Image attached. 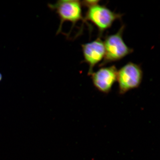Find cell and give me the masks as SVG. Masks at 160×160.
I'll return each mask as SVG.
<instances>
[{"label":"cell","instance_id":"cell-7","mask_svg":"<svg viewBox=\"0 0 160 160\" xmlns=\"http://www.w3.org/2000/svg\"><path fill=\"white\" fill-rule=\"evenodd\" d=\"M100 1H84L81 2L82 6H85L88 8L92 7L98 4Z\"/></svg>","mask_w":160,"mask_h":160},{"label":"cell","instance_id":"cell-8","mask_svg":"<svg viewBox=\"0 0 160 160\" xmlns=\"http://www.w3.org/2000/svg\"><path fill=\"white\" fill-rule=\"evenodd\" d=\"M2 79V75L1 73H0V81H1Z\"/></svg>","mask_w":160,"mask_h":160},{"label":"cell","instance_id":"cell-4","mask_svg":"<svg viewBox=\"0 0 160 160\" xmlns=\"http://www.w3.org/2000/svg\"><path fill=\"white\" fill-rule=\"evenodd\" d=\"M143 71L141 66L129 62L118 71L117 81L119 93L123 95L130 90L137 88L141 83Z\"/></svg>","mask_w":160,"mask_h":160},{"label":"cell","instance_id":"cell-3","mask_svg":"<svg viewBox=\"0 0 160 160\" xmlns=\"http://www.w3.org/2000/svg\"><path fill=\"white\" fill-rule=\"evenodd\" d=\"M122 15L111 11L105 6L98 4L88 8L84 22H91L98 28L99 37L104 32L111 28L114 22L121 19Z\"/></svg>","mask_w":160,"mask_h":160},{"label":"cell","instance_id":"cell-5","mask_svg":"<svg viewBox=\"0 0 160 160\" xmlns=\"http://www.w3.org/2000/svg\"><path fill=\"white\" fill-rule=\"evenodd\" d=\"M118 70L114 65L101 68L93 72L92 81L96 88L104 93H109L114 84L117 81Z\"/></svg>","mask_w":160,"mask_h":160},{"label":"cell","instance_id":"cell-6","mask_svg":"<svg viewBox=\"0 0 160 160\" xmlns=\"http://www.w3.org/2000/svg\"><path fill=\"white\" fill-rule=\"evenodd\" d=\"M84 62L89 66L88 75L93 72V69L98 63L103 59L105 49L103 42L99 37L95 41L82 45Z\"/></svg>","mask_w":160,"mask_h":160},{"label":"cell","instance_id":"cell-2","mask_svg":"<svg viewBox=\"0 0 160 160\" xmlns=\"http://www.w3.org/2000/svg\"><path fill=\"white\" fill-rule=\"evenodd\" d=\"M81 2L77 0H63L58 1L54 4H49L50 9L57 14L60 20L57 33L61 32L63 24L69 22L72 24V29L78 22L84 21L82 16Z\"/></svg>","mask_w":160,"mask_h":160},{"label":"cell","instance_id":"cell-1","mask_svg":"<svg viewBox=\"0 0 160 160\" xmlns=\"http://www.w3.org/2000/svg\"><path fill=\"white\" fill-rule=\"evenodd\" d=\"M125 25H122L114 34L107 36L103 42L105 55L99 65L102 67L109 63L119 61L133 52V50L126 45L123 38Z\"/></svg>","mask_w":160,"mask_h":160}]
</instances>
